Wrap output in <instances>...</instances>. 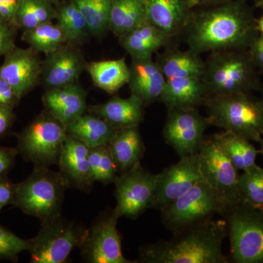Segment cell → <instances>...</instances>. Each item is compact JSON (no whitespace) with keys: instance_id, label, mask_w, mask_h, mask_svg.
Masks as SVG:
<instances>
[{"instance_id":"1","label":"cell","mask_w":263,"mask_h":263,"mask_svg":"<svg viewBox=\"0 0 263 263\" xmlns=\"http://www.w3.org/2000/svg\"><path fill=\"white\" fill-rule=\"evenodd\" d=\"M254 9L247 0L194 8L181 32L188 49L199 55L248 49L258 34Z\"/></svg>"},{"instance_id":"2","label":"cell","mask_w":263,"mask_h":263,"mask_svg":"<svg viewBox=\"0 0 263 263\" xmlns=\"http://www.w3.org/2000/svg\"><path fill=\"white\" fill-rule=\"evenodd\" d=\"M228 234L227 221L214 217L174 233L172 239L140 249L146 263H227L222 252Z\"/></svg>"},{"instance_id":"3","label":"cell","mask_w":263,"mask_h":263,"mask_svg":"<svg viewBox=\"0 0 263 263\" xmlns=\"http://www.w3.org/2000/svg\"><path fill=\"white\" fill-rule=\"evenodd\" d=\"M259 76L248 48L210 53L202 79L211 96H215L259 91Z\"/></svg>"},{"instance_id":"4","label":"cell","mask_w":263,"mask_h":263,"mask_svg":"<svg viewBox=\"0 0 263 263\" xmlns=\"http://www.w3.org/2000/svg\"><path fill=\"white\" fill-rule=\"evenodd\" d=\"M210 125L259 142L263 136V104L250 93L210 96L205 102Z\"/></svg>"},{"instance_id":"5","label":"cell","mask_w":263,"mask_h":263,"mask_svg":"<svg viewBox=\"0 0 263 263\" xmlns=\"http://www.w3.org/2000/svg\"><path fill=\"white\" fill-rule=\"evenodd\" d=\"M60 172L47 167H34L27 179L16 183L13 205L41 222L60 216L66 188Z\"/></svg>"},{"instance_id":"6","label":"cell","mask_w":263,"mask_h":263,"mask_svg":"<svg viewBox=\"0 0 263 263\" xmlns=\"http://www.w3.org/2000/svg\"><path fill=\"white\" fill-rule=\"evenodd\" d=\"M232 260L263 263V210L243 200L228 208L226 215Z\"/></svg>"},{"instance_id":"7","label":"cell","mask_w":263,"mask_h":263,"mask_svg":"<svg viewBox=\"0 0 263 263\" xmlns=\"http://www.w3.org/2000/svg\"><path fill=\"white\" fill-rule=\"evenodd\" d=\"M228 205L204 181L160 209L164 226L174 233L214 217L224 216Z\"/></svg>"},{"instance_id":"8","label":"cell","mask_w":263,"mask_h":263,"mask_svg":"<svg viewBox=\"0 0 263 263\" xmlns=\"http://www.w3.org/2000/svg\"><path fill=\"white\" fill-rule=\"evenodd\" d=\"M41 224L36 236L29 240L32 263L65 262L73 249L81 248L87 235L88 229L61 215Z\"/></svg>"},{"instance_id":"9","label":"cell","mask_w":263,"mask_h":263,"mask_svg":"<svg viewBox=\"0 0 263 263\" xmlns=\"http://www.w3.org/2000/svg\"><path fill=\"white\" fill-rule=\"evenodd\" d=\"M67 136L66 127L46 112L27 126L18 138V154L34 167H49L58 163Z\"/></svg>"},{"instance_id":"10","label":"cell","mask_w":263,"mask_h":263,"mask_svg":"<svg viewBox=\"0 0 263 263\" xmlns=\"http://www.w3.org/2000/svg\"><path fill=\"white\" fill-rule=\"evenodd\" d=\"M196 155L202 180L228 204V208L241 201L238 170L212 138H204Z\"/></svg>"},{"instance_id":"11","label":"cell","mask_w":263,"mask_h":263,"mask_svg":"<svg viewBox=\"0 0 263 263\" xmlns=\"http://www.w3.org/2000/svg\"><path fill=\"white\" fill-rule=\"evenodd\" d=\"M157 174L142 167L141 162L116 177L117 206L114 212L118 217L135 219L146 209L152 208L155 197Z\"/></svg>"},{"instance_id":"12","label":"cell","mask_w":263,"mask_h":263,"mask_svg":"<svg viewBox=\"0 0 263 263\" xmlns=\"http://www.w3.org/2000/svg\"><path fill=\"white\" fill-rule=\"evenodd\" d=\"M163 137L181 157L196 155L203 141L204 133L210 126L196 108L167 109Z\"/></svg>"},{"instance_id":"13","label":"cell","mask_w":263,"mask_h":263,"mask_svg":"<svg viewBox=\"0 0 263 263\" xmlns=\"http://www.w3.org/2000/svg\"><path fill=\"white\" fill-rule=\"evenodd\" d=\"M119 218L114 211L103 216L88 229L87 235L81 247V253L91 263H130L124 257L122 240L117 229Z\"/></svg>"},{"instance_id":"14","label":"cell","mask_w":263,"mask_h":263,"mask_svg":"<svg viewBox=\"0 0 263 263\" xmlns=\"http://www.w3.org/2000/svg\"><path fill=\"white\" fill-rule=\"evenodd\" d=\"M202 180L197 155L181 157L177 163L157 174L152 208L160 209L187 193Z\"/></svg>"},{"instance_id":"15","label":"cell","mask_w":263,"mask_h":263,"mask_svg":"<svg viewBox=\"0 0 263 263\" xmlns=\"http://www.w3.org/2000/svg\"><path fill=\"white\" fill-rule=\"evenodd\" d=\"M86 65L81 51L66 43L42 62L41 78L47 89L76 84Z\"/></svg>"},{"instance_id":"16","label":"cell","mask_w":263,"mask_h":263,"mask_svg":"<svg viewBox=\"0 0 263 263\" xmlns=\"http://www.w3.org/2000/svg\"><path fill=\"white\" fill-rule=\"evenodd\" d=\"M42 62L32 48L15 47L4 57L0 65V79L11 85L22 99L37 84L41 76Z\"/></svg>"},{"instance_id":"17","label":"cell","mask_w":263,"mask_h":263,"mask_svg":"<svg viewBox=\"0 0 263 263\" xmlns=\"http://www.w3.org/2000/svg\"><path fill=\"white\" fill-rule=\"evenodd\" d=\"M89 153V147L67 133L57 164L68 186L83 191H89L92 187L95 181L90 169Z\"/></svg>"},{"instance_id":"18","label":"cell","mask_w":263,"mask_h":263,"mask_svg":"<svg viewBox=\"0 0 263 263\" xmlns=\"http://www.w3.org/2000/svg\"><path fill=\"white\" fill-rule=\"evenodd\" d=\"M87 92L80 85H67L46 90L43 101L46 111L67 127L86 113Z\"/></svg>"},{"instance_id":"19","label":"cell","mask_w":263,"mask_h":263,"mask_svg":"<svg viewBox=\"0 0 263 263\" xmlns=\"http://www.w3.org/2000/svg\"><path fill=\"white\" fill-rule=\"evenodd\" d=\"M129 69L127 84L131 95L140 99L143 105L160 100L167 79L157 62L152 58H132Z\"/></svg>"},{"instance_id":"20","label":"cell","mask_w":263,"mask_h":263,"mask_svg":"<svg viewBox=\"0 0 263 263\" xmlns=\"http://www.w3.org/2000/svg\"><path fill=\"white\" fill-rule=\"evenodd\" d=\"M186 0H146L147 20L171 37L182 32L192 11Z\"/></svg>"},{"instance_id":"21","label":"cell","mask_w":263,"mask_h":263,"mask_svg":"<svg viewBox=\"0 0 263 263\" xmlns=\"http://www.w3.org/2000/svg\"><path fill=\"white\" fill-rule=\"evenodd\" d=\"M210 96L202 79L174 78L166 81L160 100L167 109L196 108L205 105Z\"/></svg>"},{"instance_id":"22","label":"cell","mask_w":263,"mask_h":263,"mask_svg":"<svg viewBox=\"0 0 263 263\" xmlns=\"http://www.w3.org/2000/svg\"><path fill=\"white\" fill-rule=\"evenodd\" d=\"M143 105L140 99L131 95L128 98L114 97L105 103L91 105L88 110L116 129H121L138 127L143 120Z\"/></svg>"},{"instance_id":"23","label":"cell","mask_w":263,"mask_h":263,"mask_svg":"<svg viewBox=\"0 0 263 263\" xmlns=\"http://www.w3.org/2000/svg\"><path fill=\"white\" fill-rule=\"evenodd\" d=\"M120 43L133 59L152 58V55L164 47L171 38L155 25L147 22L121 36Z\"/></svg>"},{"instance_id":"24","label":"cell","mask_w":263,"mask_h":263,"mask_svg":"<svg viewBox=\"0 0 263 263\" xmlns=\"http://www.w3.org/2000/svg\"><path fill=\"white\" fill-rule=\"evenodd\" d=\"M108 145L121 174L141 162L145 151L138 127L117 129Z\"/></svg>"},{"instance_id":"25","label":"cell","mask_w":263,"mask_h":263,"mask_svg":"<svg viewBox=\"0 0 263 263\" xmlns=\"http://www.w3.org/2000/svg\"><path fill=\"white\" fill-rule=\"evenodd\" d=\"M201 55L188 49L167 50L157 63L166 79L174 78H198L202 79L205 71V61Z\"/></svg>"},{"instance_id":"26","label":"cell","mask_w":263,"mask_h":263,"mask_svg":"<svg viewBox=\"0 0 263 263\" xmlns=\"http://www.w3.org/2000/svg\"><path fill=\"white\" fill-rule=\"evenodd\" d=\"M67 133L89 148L108 145L117 129L102 118L92 114H83L66 127Z\"/></svg>"},{"instance_id":"27","label":"cell","mask_w":263,"mask_h":263,"mask_svg":"<svg viewBox=\"0 0 263 263\" xmlns=\"http://www.w3.org/2000/svg\"><path fill=\"white\" fill-rule=\"evenodd\" d=\"M86 70L95 86L112 95L129 81V69L125 59L90 62Z\"/></svg>"},{"instance_id":"28","label":"cell","mask_w":263,"mask_h":263,"mask_svg":"<svg viewBox=\"0 0 263 263\" xmlns=\"http://www.w3.org/2000/svg\"><path fill=\"white\" fill-rule=\"evenodd\" d=\"M148 22L146 3L141 0H112L109 29L120 37Z\"/></svg>"},{"instance_id":"29","label":"cell","mask_w":263,"mask_h":263,"mask_svg":"<svg viewBox=\"0 0 263 263\" xmlns=\"http://www.w3.org/2000/svg\"><path fill=\"white\" fill-rule=\"evenodd\" d=\"M211 138L238 171H245L256 164L258 150L245 137L224 131Z\"/></svg>"},{"instance_id":"30","label":"cell","mask_w":263,"mask_h":263,"mask_svg":"<svg viewBox=\"0 0 263 263\" xmlns=\"http://www.w3.org/2000/svg\"><path fill=\"white\" fill-rule=\"evenodd\" d=\"M57 10L47 0H19L13 25L24 30L56 19Z\"/></svg>"},{"instance_id":"31","label":"cell","mask_w":263,"mask_h":263,"mask_svg":"<svg viewBox=\"0 0 263 263\" xmlns=\"http://www.w3.org/2000/svg\"><path fill=\"white\" fill-rule=\"evenodd\" d=\"M22 38L29 47L46 56L67 43L61 28L52 22L24 30Z\"/></svg>"},{"instance_id":"32","label":"cell","mask_w":263,"mask_h":263,"mask_svg":"<svg viewBox=\"0 0 263 263\" xmlns=\"http://www.w3.org/2000/svg\"><path fill=\"white\" fill-rule=\"evenodd\" d=\"M57 25L61 28L67 43L80 42L90 32L86 19L76 5L70 1L57 10Z\"/></svg>"},{"instance_id":"33","label":"cell","mask_w":263,"mask_h":263,"mask_svg":"<svg viewBox=\"0 0 263 263\" xmlns=\"http://www.w3.org/2000/svg\"><path fill=\"white\" fill-rule=\"evenodd\" d=\"M86 19L90 32L100 35L109 29L112 0H70Z\"/></svg>"},{"instance_id":"34","label":"cell","mask_w":263,"mask_h":263,"mask_svg":"<svg viewBox=\"0 0 263 263\" xmlns=\"http://www.w3.org/2000/svg\"><path fill=\"white\" fill-rule=\"evenodd\" d=\"M89 160L95 182L100 181L104 184L114 182L118 170L108 145L89 148Z\"/></svg>"},{"instance_id":"35","label":"cell","mask_w":263,"mask_h":263,"mask_svg":"<svg viewBox=\"0 0 263 263\" xmlns=\"http://www.w3.org/2000/svg\"><path fill=\"white\" fill-rule=\"evenodd\" d=\"M238 186L242 200L263 210V168L254 164L239 175Z\"/></svg>"},{"instance_id":"36","label":"cell","mask_w":263,"mask_h":263,"mask_svg":"<svg viewBox=\"0 0 263 263\" xmlns=\"http://www.w3.org/2000/svg\"><path fill=\"white\" fill-rule=\"evenodd\" d=\"M29 240L23 239L0 224V259L17 262L19 254L28 251Z\"/></svg>"},{"instance_id":"37","label":"cell","mask_w":263,"mask_h":263,"mask_svg":"<svg viewBox=\"0 0 263 263\" xmlns=\"http://www.w3.org/2000/svg\"><path fill=\"white\" fill-rule=\"evenodd\" d=\"M15 26L0 18V57L14 49L15 46Z\"/></svg>"},{"instance_id":"38","label":"cell","mask_w":263,"mask_h":263,"mask_svg":"<svg viewBox=\"0 0 263 263\" xmlns=\"http://www.w3.org/2000/svg\"><path fill=\"white\" fill-rule=\"evenodd\" d=\"M16 183L8 179V176L0 177V211L8 205L14 204Z\"/></svg>"},{"instance_id":"39","label":"cell","mask_w":263,"mask_h":263,"mask_svg":"<svg viewBox=\"0 0 263 263\" xmlns=\"http://www.w3.org/2000/svg\"><path fill=\"white\" fill-rule=\"evenodd\" d=\"M18 155L17 148L0 145V177L8 176V173L14 166L15 158Z\"/></svg>"},{"instance_id":"40","label":"cell","mask_w":263,"mask_h":263,"mask_svg":"<svg viewBox=\"0 0 263 263\" xmlns=\"http://www.w3.org/2000/svg\"><path fill=\"white\" fill-rule=\"evenodd\" d=\"M22 100L9 83L0 79V105L14 108Z\"/></svg>"},{"instance_id":"41","label":"cell","mask_w":263,"mask_h":263,"mask_svg":"<svg viewBox=\"0 0 263 263\" xmlns=\"http://www.w3.org/2000/svg\"><path fill=\"white\" fill-rule=\"evenodd\" d=\"M15 116L13 108L0 105V138H4L11 130Z\"/></svg>"},{"instance_id":"42","label":"cell","mask_w":263,"mask_h":263,"mask_svg":"<svg viewBox=\"0 0 263 263\" xmlns=\"http://www.w3.org/2000/svg\"><path fill=\"white\" fill-rule=\"evenodd\" d=\"M249 51L259 72L263 74V36L257 34L251 43Z\"/></svg>"},{"instance_id":"43","label":"cell","mask_w":263,"mask_h":263,"mask_svg":"<svg viewBox=\"0 0 263 263\" xmlns=\"http://www.w3.org/2000/svg\"><path fill=\"white\" fill-rule=\"evenodd\" d=\"M18 1L19 0H0V18L13 25Z\"/></svg>"},{"instance_id":"44","label":"cell","mask_w":263,"mask_h":263,"mask_svg":"<svg viewBox=\"0 0 263 263\" xmlns=\"http://www.w3.org/2000/svg\"><path fill=\"white\" fill-rule=\"evenodd\" d=\"M227 1L228 0H186L189 6L191 9L199 8V7L220 4V3H226Z\"/></svg>"},{"instance_id":"45","label":"cell","mask_w":263,"mask_h":263,"mask_svg":"<svg viewBox=\"0 0 263 263\" xmlns=\"http://www.w3.org/2000/svg\"><path fill=\"white\" fill-rule=\"evenodd\" d=\"M261 10H262V14L259 15L258 18H256L255 24L257 32L263 36V8H261Z\"/></svg>"},{"instance_id":"46","label":"cell","mask_w":263,"mask_h":263,"mask_svg":"<svg viewBox=\"0 0 263 263\" xmlns=\"http://www.w3.org/2000/svg\"><path fill=\"white\" fill-rule=\"evenodd\" d=\"M254 8H263V0H253Z\"/></svg>"},{"instance_id":"47","label":"cell","mask_w":263,"mask_h":263,"mask_svg":"<svg viewBox=\"0 0 263 263\" xmlns=\"http://www.w3.org/2000/svg\"><path fill=\"white\" fill-rule=\"evenodd\" d=\"M259 144H260V148H259L258 150V154H260L263 157V136L262 138H261V139L259 140Z\"/></svg>"},{"instance_id":"48","label":"cell","mask_w":263,"mask_h":263,"mask_svg":"<svg viewBox=\"0 0 263 263\" xmlns=\"http://www.w3.org/2000/svg\"><path fill=\"white\" fill-rule=\"evenodd\" d=\"M259 91H260L261 92V101H262V103L263 104V85H261L260 89H259Z\"/></svg>"},{"instance_id":"49","label":"cell","mask_w":263,"mask_h":263,"mask_svg":"<svg viewBox=\"0 0 263 263\" xmlns=\"http://www.w3.org/2000/svg\"><path fill=\"white\" fill-rule=\"evenodd\" d=\"M48 2H49L51 4H53V3H56L58 2V0H47Z\"/></svg>"},{"instance_id":"50","label":"cell","mask_w":263,"mask_h":263,"mask_svg":"<svg viewBox=\"0 0 263 263\" xmlns=\"http://www.w3.org/2000/svg\"><path fill=\"white\" fill-rule=\"evenodd\" d=\"M141 1L144 2V3H146V0H141Z\"/></svg>"},{"instance_id":"51","label":"cell","mask_w":263,"mask_h":263,"mask_svg":"<svg viewBox=\"0 0 263 263\" xmlns=\"http://www.w3.org/2000/svg\"><path fill=\"white\" fill-rule=\"evenodd\" d=\"M247 1H248V0H247Z\"/></svg>"}]
</instances>
